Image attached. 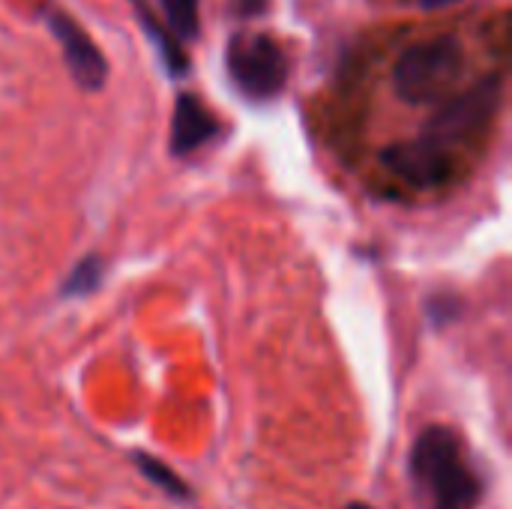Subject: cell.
Segmentation results:
<instances>
[{"label":"cell","instance_id":"1","mask_svg":"<svg viewBox=\"0 0 512 509\" xmlns=\"http://www.w3.org/2000/svg\"><path fill=\"white\" fill-rule=\"evenodd\" d=\"M411 474L438 509H471L483 495V480L465 456L456 432L429 426L411 447Z\"/></svg>","mask_w":512,"mask_h":509},{"label":"cell","instance_id":"2","mask_svg":"<svg viewBox=\"0 0 512 509\" xmlns=\"http://www.w3.org/2000/svg\"><path fill=\"white\" fill-rule=\"evenodd\" d=\"M465 72V48L456 36H432L408 45L393 63V90L408 105L447 99Z\"/></svg>","mask_w":512,"mask_h":509},{"label":"cell","instance_id":"3","mask_svg":"<svg viewBox=\"0 0 512 509\" xmlns=\"http://www.w3.org/2000/svg\"><path fill=\"white\" fill-rule=\"evenodd\" d=\"M225 69L231 84L249 102H273L291 78V57L273 33L237 30L225 45Z\"/></svg>","mask_w":512,"mask_h":509},{"label":"cell","instance_id":"4","mask_svg":"<svg viewBox=\"0 0 512 509\" xmlns=\"http://www.w3.org/2000/svg\"><path fill=\"white\" fill-rule=\"evenodd\" d=\"M501 99H504V78L501 72H489L480 81H474L468 90L444 99L438 111L426 120L420 138L453 156L459 144L477 138L495 120Z\"/></svg>","mask_w":512,"mask_h":509},{"label":"cell","instance_id":"5","mask_svg":"<svg viewBox=\"0 0 512 509\" xmlns=\"http://www.w3.org/2000/svg\"><path fill=\"white\" fill-rule=\"evenodd\" d=\"M39 18L48 27V33L57 39L72 81L87 93H99L108 81V60L93 42V36L57 3H45L39 9Z\"/></svg>","mask_w":512,"mask_h":509},{"label":"cell","instance_id":"6","mask_svg":"<svg viewBox=\"0 0 512 509\" xmlns=\"http://www.w3.org/2000/svg\"><path fill=\"white\" fill-rule=\"evenodd\" d=\"M381 165L396 174L399 180H405L408 186L417 189H432L441 186L450 171H453V156L432 147L429 141H423L420 135L411 141H396L390 147L381 150Z\"/></svg>","mask_w":512,"mask_h":509},{"label":"cell","instance_id":"7","mask_svg":"<svg viewBox=\"0 0 512 509\" xmlns=\"http://www.w3.org/2000/svg\"><path fill=\"white\" fill-rule=\"evenodd\" d=\"M222 123L219 117L195 96V93H180L174 99V114H171V132H168V150L171 156H192L195 150L207 147L213 138H219Z\"/></svg>","mask_w":512,"mask_h":509},{"label":"cell","instance_id":"8","mask_svg":"<svg viewBox=\"0 0 512 509\" xmlns=\"http://www.w3.org/2000/svg\"><path fill=\"white\" fill-rule=\"evenodd\" d=\"M132 12H135L141 30L147 33V39H150V45H153V51H156L162 69L168 72V78H174V81H177V78H186L189 69H192V66H189L186 45L171 33V27H168L162 18H156V12L150 9L147 0H132Z\"/></svg>","mask_w":512,"mask_h":509},{"label":"cell","instance_id":"9","mask_svg":"<svg viewBox=\"0 0 512 509\" xmlns=\"http://www.w3.org/2000/svg\"><path fill=\"white\" fill-rule=\"evenodd\" d=\"M165 12V24L186 45L201 33V0H159Z\"/></svg>","mask_w":512,"mask_h":509},{"label":"cell","instance_id":"10","mask_svg":"<svg viewBox=\"0 0 512 509\" xmlns=\"http://www.w3.org/2000/svg\"><path fill=\"white\" fill-rule=\"evenodd\" d=\"M135 465H138V471H141L156 489H162L165 495H171V498H192L186 480H183L174 468H168L162 459L147 456V453H135Z\"/></svg>","mask_w":512,"mask_h":509},{"label":"cell","instance_id":"11","mask_svg":"<svg viewBox=\"0 0 512 509\" xmlns=\"http://www.w3.org/2000/svg\"><path fill=\"white\" fill-rule=\"evenodd\" d=\"M99 282H102V258H99V255H87V258H81V261L72 267V273L66 276L60 294H63V297L93 294V291L99 288Z\"/></svg>","mask_w":512,"mask_h":509},{"label":"cell","instance_id":"12","mask_svg":"<svg viewBox=\"0 0 512 509\" xmlns=\"http://www.w3.org/2000/svg\"><path fill=\"white\" fill-rule=\"evenodd\" d=\"M417 3H420V9L432 12V9H447V6H456V3H462V0H417Z\"/></svg>","mask_w":512,"mask_h":509},{"label":"cell","instance_id":"13","mask_svg":"<svg viewBox=\"0 0 512 509\" xmlns=\"http://www.w3.org/2000/svg\"><path fill=\"white\" fill-rule=\"evenodd\" d=\"M345 509H372V507H369V504H360V501H357V504H348Z\"/></svg>","mask_w":512,"mask_h":509}]
</instances>
